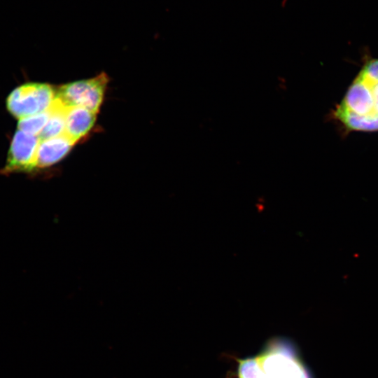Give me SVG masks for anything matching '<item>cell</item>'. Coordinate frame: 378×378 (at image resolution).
<instances>
[{
    "mask_svg": "<svg viewBox=\"0 0 378 378\" xmlns=\"http://www.w3.org/2000/svg\"><path fill=\"white\" fill-rule=\"evenodd\" d=\"M56 96L46 83H28L15 88L6 99V107L15 118L22 119L47 111Z\"/></svg>",
    "mask_w": 378,
    "mask_h": 378,
    "instance_id": "3",
    "label": "cell"
},
{
    "mask_svg": "<svg viewBox=\"0 0 378 378\" xmlns=\"http://www.w3.org/2000/svg\"><path fill=\"white\" fill-rule=\"evenodd\" d=\"M48 109L46 111L19 120L18 128L24 132L36 136L41 134L49 118Z\"/></svg>",
    "mask_w": 378,
    "mask_h": 378,
    "instance_id": "9",
    "label": "cell"
},
{
    "mask_svg": "<svg viewBox=\"0 0 378 378\" xmlns=\"http://www.w3.org/2000/svg\"><path fill=\"white\" fill-rule=\"evenodd\" d=\"M97 113L81 106H66L64 134L76 143L93 127Z\"/></svg>",
    "mask_w": 378,
    "mask_h": 378,
    "instance_id": "7",
    "label": "cell"
},
{
    "mask_svg": "<svg viewBox=\"0 0 378 378\" xmlns=\"http://www.w3.org/2000/svg\"><path fill=\"white\" fill-rule=\"evenodd\" d=\"M108 78L104 73L88 80L69 83L56 92V98L66 106H81L97 113L103 102Z\"/></svg>",
    "mask_w": 378,
    "mask_h": 378,
    "instance_id": "4",
    "label": "cell"
},
{
    "mask_svg": "<svg viewBox=\"0 0 378 378\" xmlns=\"http://www.w3.org/2000/svg\"><path fill=\"white\" fill-rule=\"evenodd\" d=\"M40 143L38 136L18 130L12 139L4 167L0 174L31 172L36 169V153Z\"/></svg>",
    "mask_w": 378,
    "mask_h": 378,
    "instance_id": "5",
    "label": "cell"
},
{
    "mask_svg": "<svg viewBox=\"0 0 378 378\" xmlns=\"http://www.w3.org/2000/svg\"><path fill=\"white\" fill-rule=\"evenodd\" d=\"M277 88L281 92H284L287 90L288 83L284 77L277 78Z\"/></svg>",
    "mask_w": 378,
    "mask_h": 378,
    "instance_id": "10",
    "label": "cell"
},
{
    "mask_svg": "<svg viewBox=\"0 0 378 378\" xmlns=\"http://www.w3.org/2000/svg\"><path fill=\"white\" fill-rule=\"evenodd\" d=\"M74 144L64 134L40 139L36 153V168H46L58 162L67 155Z\"/></svg>",
    "mask_w": 378,
    "mask_h": 378,
    "instance_id": "6",
    "label": "cell"
},
{
    "mask_svg": "<svg viewBox=\"0 0 378 378\" xmlns=\"http://www.w3.org/2000/svg\"><path fill=\"white\" fill-rule=\"evenodd\" d=\"M237 378H312L288 340L272 339L255 356L238 360Z\"/></svg>",
    "mask_w": 378,
    "mask_h": 378,
    "instance_id": "2",
    "label": "cell"
},
{
    "mask_svg": "<svg viewBox=\"0 0 378 378\" xmlns=\"http://www.w3.org/2000/svg\"><path fill=\"white\" fill-rule=\"evenodd\" d=\"M333 115L348 131H378V58L365 61Z\"/></svg>",
    "mask_w": 378,
    "mask_h": 378,
    "instance_id": "1",
    "label": "cell"
},
{
    "mask_svg": "<svg viewBox=\"0 0 378 378\" xmlns=\"http://www.w3.org/2000/svg\"><path fill=\"white\" fill-rule=\"evenodd\" d=\"M66 106L56 98L48 108L49 118L38 137L46 139L64 134Z\"/></svg>",
    "mask_w": 378,
    "mask_h": 378,
    "instance_id": "8",
    "label": "cell"
}]
</instances>
